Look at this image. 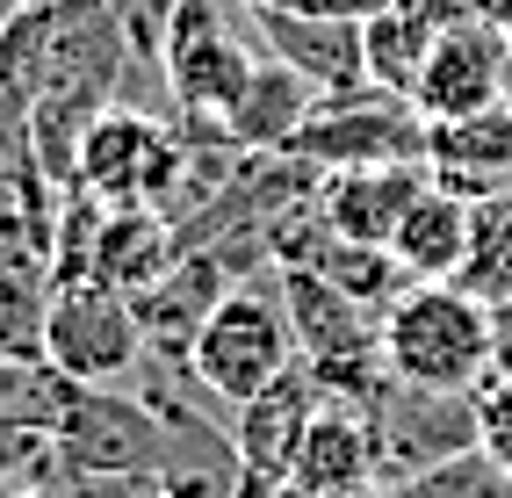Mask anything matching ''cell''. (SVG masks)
Returning <instances> with one entry per match:
<instances>
[{"label":"cell","instance_id":"6da1fadb","mask_svg":"<svg viewBox=\"0 0 512 498\" xmlns=\"http://www.w3.org/2000/svg\"><path fill=\"white\" fill-rule=\"evenodd\" d=\"M253 65H260V37H253L246 0H174L166 44H159L174 130H217L224 138V116L246 94Z\"/></svg>","mask_w":512,"mask_h":498},{"label":"cell","instance_id":"7a4b0ae2","mask_svg":"<svg viewBox=\"0 0 512 498\" xmlns=\"http://www.w3.org/2000/svg\"><path fill=\"white\" fill-rule=\"evenodd\" d=\"M383 369L419 390H476L491 376V304L462 282H412L383 311Z\"/></svg>","mask_w":512,"mask_h":498},{"label":"cell","instance_id":"3957f363","mask_svg":"<svg viewBox=\"0 0 512 498\" xmlns=\"http://www.w3.org/2000/svg\"><path fill=\"white\" fill-rule=\"evenodd\" d=\"M289 361H296V325L282 304V268H260V275H238L217 296V311L202 318L195 347H188V376L231 412L253 390L275 383Z\"/></svg>","mask_w":512,"mask_h":498},{"label":"cell","instance_id":"277c9868","mask_svg":"<svg viewBox=\"0 0 512 498\" xmlns=\"http://www.w3.org/2000/svg\"><path fill=\"white\" fill-rule=\"evenodd\" d=\"M181 159H188V138L174 130V116L109 102V109L87 123V138H80L73 181L87 195H101L109 210H123V203L166 210V195H174V181H181Z\"/></svg>","mask_w":512,"mask_h":498},{"label":"cell","instance_id":"5b68a950","mask_svg":"<svg viewBox=\"0 0 512 498\" xmlns=\"http://www.w3.org/2000/svg\"><path fill=\"white\" fill-rule=\"evenodd\" d=\"M296 159H311L318 174H339V166H383V159H426V116L390 87H339L318 94V109L303 116V130L282 145Z\"/></svg>","mask_w":512,"mask_h":498},{"label":"cell","instance_id":"8992f818","mask_svg":"<svg viewBox=\"0 0 512 498\" xmlns=\"http://www.w3.org/2000/svg\"><path fill=\"white\" fill-rule=\"evenodd\" d=\"M44 354L73 383H123L145 361L138 304L109 282H58L44 296Z\"/></svg>","mask_w":512,"mask_h":498},{"label":"cell","instance_id":"52a82bcc","mask_svg":"<svg viewBox=\"0 0 512 498\" xmlns=\"http://www.w3.org/2000/svg\"><path fill=\"white\" fill-rule=\"evenodd\" d=\"M368 419H375V477H390V484L476 448V397L469 390H419V383H397L383 369V383L368 397Z\"/></svg>","mask_w":512,"mask_h":498},{"label":"cell","instance_id":"ba28073f","mask_svg":"<svg viewBox=\"0 0 512 498\" xmlns=\"http://www.w3.org/2000/svg\"><path fill=\"white\" fill-rule=\"evenodd\" d=\"M325 405V383L303 369V354L289 369L253 390L246 405H231V455H238V498H275L289 491V462H296V441L311 412Z\"/></svg>","mask_w":512,"mask_h":498},{"label":"cell","instance_id":"9c48e42d","mask_svg":"<svg viewBox=\"0 0 512 498\" xmlns=\"http://www.w3.org/2000/svg\"><path fill=\"white\" fill-rule=\"evenodd\" d=\"M505 65H512V37H505V29H491L476 8H462L448 29H440V44H433V58H426L419 87H412V109H419L426 123L491 109V102H505Z\"/></svg>","mask_w":512,"mask_h":498},{"label":"cell","instance_id":"30bf717a","mask_svg":"<svg viewBox=\"0 0 512 498\" xmlns=\"http://www.w3.org/2000/svg\"><path fill=\"white\" fill-rule=\"evenodd\" d=\"M253 37L260 51H275L282 65H296L318 94H339V87H361L368 80V58H361V22L347 15H303V8H253Z\"/></svg>","mask_w":512,"mask_h":498},{"label":"cell","instance_id":"8fae6325","mask_svg":"<svg viewBox=\"0 0 512 498\" xmlns=\"http://www.w3.org/2000/svg\"><path fill=\"white\" fill-rule=\"evenodd\" d=\"M426 174L462 203H484V195L512 188V102L426 123Z\"/></svg>","mask_w":512,"mask_h":498},{"label":"cell","instance_id":"7c38bea8","mask_svg":"<svg viewBox=\"0 0 512 498\" xmlns=\"http://www.w3.org/2000/svg\"><path fill=\"white\" fill-rule=\"evenodd\" d=\"M238 275L224 268L217 253H202V246H188L174 268H166L152 289H138L130 304H138V325H145V354H159V361H181L188 369V347H195V332H202V318L217 311V296L231 289Z\"/></svg>","mask_w":512,"mask_h":498},{"label":"cell","instance_id":"4fadbf2b","mask_svg":"<svg viewBox=\"0 0 512 498\" xmlns=\"http://www.w3.org/2000/svg\"><path fill=\"white\" fill-rule=\"evenodd\" d=\"M375 477V419L354 397H325L311 412L296 441V462H289V491L296 498H332V491H354Z\"/></svg>","mask_w":512,"mask_h":498},{"label":"cell","instance_id":"5bb4252c","mask_svg":"<svg viewBox=\"0 0 512 498\" xmlns=\"http://www.w3.org/2000/svg\"><path fill=\"white\" fill-rule=\"evenodd\" d=\"M426 159H383V166H339V174H325L318 188V210L325 224L339 231V239H368V246H390L397 217L419 203L426 188Z\"/></svg>","mask_w":512,"mask_h":498},{"label":"cell","instance_id":"9a60e30c","mask_svg":"<svg viewBox=\"0 0 512 498\" xmlns=\"http://www.w3.org/2000/svg\"><path fill=\"white\" fill-rule=\"evenodd\" d=\"M462 15V0H383L368 22H361V58H368V80L390 87L412 102V87L426 73V58L440 44V29Z\"/></svg>","mask_w":512,"mask_h":498},{"label":"cell","instance_id":"2e32d148","mask_svg":"<svg viewBox=\"0 0 512 498\" xmlns=\"http://www.w3.org/2000/svg\"><path fill=\"white\" fill-rule=\"evenodd\" d=\"M469 224H476V203H462V195H448L440 181H426L419 203L404 210L397 231H390L397 268L412 282H455L462 260H469Z\"/></svg>","mask_w":512,"mask_h":498},{"label":"cell","instance_id":"e0dca14e","mask_svg":"<svg viewBox=\"0 0 512 498\" xmlns=\"http://www.w3.org/2000/svg\"><path fill=\"white\" fill-rule=\"evenodd\" d=\"M174 260H181V231H174V217H166V210H152V203H123V210L101 217L94 282L138 296V289H152L166 268H174Z\"/></svg>","mask_w":512,"mask_h":498},{"label":"cell","instance_id":"ac0fdd59","mask_svg":"<svg viewBox=\"0 0 512 498\" xmlns=\"http://www.w3.org/2000/svg\"><path fill=\"white\" fill-rule=\"evenodd\" d=\"M311 109H318V87L303 80L296 65H282L275 51H260L246 94H238L231 116H224V138L246 145V152H282L296 130H303V116H311Z\"/></svg>","mask_w":512,"mask_h":498},{"label":"cell","instance_id":"d6986e66","mask_svg":"<svg viewBox=\"0 0 512 498\" xmlns=\"http://www.w3.org/2000/svg\"><path fill=\"white\" fill-rule=\"evenodd\" d=\"M73 397H80V383L65 376L44 347H15V354H0V412H8L15 426L58 434L65 412H73Z\"/></svg>","mask_w":512,"mask_h":498},{"label":"cell","instance_id":"ffe728a7","mask_svg":"<svg viewBox=\"0 0 512 498\" xmlns=\"http://www.w3.org/2000/svg\"><path fill=\"white\" fill-rule=\"evenodd\" d=\"M296 268H318L325 282H339V289H347L354 304H368L375 318H383V311L397 304V296L412 289V275L397 268V253H390V246L339 239V231H325V239H318V253H311V260H296Z\"/></svg>","mask_w":512,"mask_h":498},{"label":"cell","instance_id":"44dd1931","mask_svg":"<svg viewBox=\"0 0 512 498\" xmlns=\"http://www.w3.org/2000/svg\"><path fill=\"white\" fill-rule=\"evenodd\" d=\"M469 296L484 304H512V188L484 195L476 203V224H469V260L455 275Z\"/></svg>","mask_w":512,"mask_h":498},{"label":"cell","instance_id":"7402d4cb","mask_svg":"<svg viewBox=\"0 0 512 498\" xmlns=\"http://www.w3.org/2000/svg\"><path fill=\"white\" fill-rule=\"evenodd\" d=\"M404 491L412 498H512V470L491 462L484 448H462L448 462H433V470L404 477Z\"/></svg>","mask_w":512,"mask_h":498},{"label":"cell","instance_id":"603a6c76","mask_svg":"<svg viewBox=\"0 0 512 498\" xmlns=\"http://www.w3.org/2000/svg\"><path fill=\"white\" fill-rule=\"evenodd\" d=\"M469 397H476V448L512 470V369H491Z\"/></svg>","mask_w":512,"mask_h":498},{"label":"cell","instance_id":"cb8c5ba5","mask_svg":"<svg viewBox=\"0 0 512 498\" xmlns=\"http://www.w3.org/2000/svg\"><path fill=\"white\" fill-rule=\"evenodd\" d=\"M44 462H51V434H37V426H15L8 412H0V491H29L44 477Z\"/></svg>","mask_w":512,"mask_h":498},{"label":"cell","instance_id":"d4e9b609","mask_svg":"<svg viewBox=\"0 0 512 498\" xmlns=\"http://www.w3.org/2000/svg\"><path fill=\"white\" fill-rule=\"evenodd\" d=\"M332 498H412L404 484H390V477H368V484H354V491H332Z\"/></svg>","mask_w":512,"mask_h":498},{"label":"cell","instance_id":"484cf974","mask_svg":"<svg viewBox=\"0 0 512 498\" xmlns=\"http://www.w3.org/2000/svg\"><path fill=\"white\" fill-rule=\"evenodd\" d=\"M476 15H484L491 29H505V37H512V0H476Z\"/></svg>","mask_w":512,"mask_h":498},{"label":"cell","instance_id":"4316f807","mask_svg":"<svg viewBox=\"0 0 512 498\" xmlns=\"http://www.w3.org/2000/svg\"><path fill=\"white\" fill-rule=\"evenodd\" d=\"M15 8H73V0H15Z\"/></svg>","mask_w":512,"mask_h":498},{"label":"cell","instance_id":"83f0119b","mask_svg":"<svg viewBox=\"0 0 512 498\" xmlns=\"http://www.w3.org/2000/svg\"><path fill=\"white\" fill-rule=\"evenodd\" d=\"M505 102H512V65H505Z\"/></svg>","mask_w":512,"mask_h":498},{"label":"cell","instance_id":"f1b7e54d","mask_svg":"<svg viewBox=\"0 0 512 498\" xmlns=\"http://www.w3.org/2000/svg\"><path fill=\"white\" fill-rule=\"evenodd\" d=\"M253 8H282V0H253Z\"/></svg>","mask_w":512,"mask_h":498},{"label":"cell","instance_id":"f546056e","mask_svg":"<svg viewBox=\"0 0 512 498\" xmlns=\"http://www.w3.org/2000/svg\"><path fill=\"white\" fill-rule=\"evenodd\" d=\"M462 8H476V0H462Z\"/></svg>","mask_w":512,"mask_h":498},{"label":"cell","instance_id":"4dcf8cb0","mask_svg":"<svg viewBox=\"0 0 512 498\" xmlns=\"http://www.w3.org/2000/svg\"><path fill=\"white\" fill-rule=\"evenodd\" d=\"M0 94H8V80H0Z\"/></svg>","mask_w":512,"mask_h":498}]
</instances>
